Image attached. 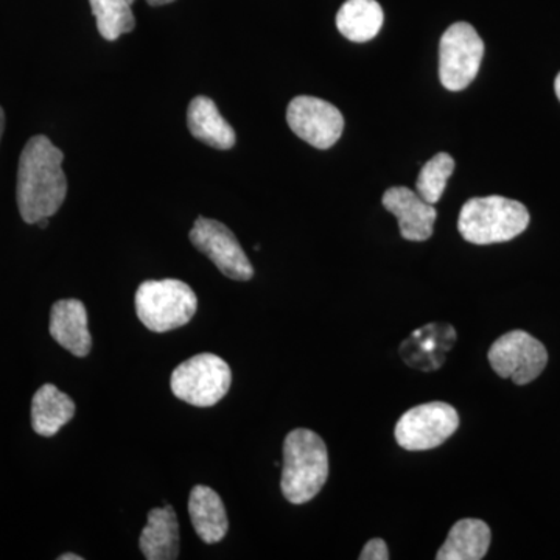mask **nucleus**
<instances>
[{
	"label": "nucleus",
	"instance_id": "nucleus-1",
	"mask_svg": "<svg viewBox=\"0 0 560 560\" xmlns=\"http://www.w3.org/2000/svg\"><path fill=\"white\" fill-rule=\"evenodd\" d=\"M62 160L65 153L46 136H35L22 150L16 197L25 223L36 224L60 210L68 195Z\"/></svg>",
	"mask_w": 560,
	"mask_h": 560
},
{
	"label": "nucleus",
	"instance_id": "nucleus-2",
	"mask_svg": "<svg viewBox=\"0 0 560 560\" xmlns=\"http://www.w3.org/2000/svg\"><path fill=\"white\" fill-rule=\"evenodd\" d=\"M329 478V455L319 434L296 429L283 442V467L280 489L291 504L315 499Z\"/></svg>",
	"mask_w": 560,
	"mask_h": 560
},
{
	"label": "nucleus",
	"instance_id": "nucleus-3",
	"mask_svg": "<svg viewBox=\"0 0 560 560\" xmlns=\"http://www.w3.org/2000/svg\"><path fill=\"white\" fill-rule=\"evenodd\" d=\"M529 212L522 202L510 198H471L459 212L458 231L474 245H493L518 237L528 228Z\"/></svg>",
	"mask_w": 560,
	"mask_h": 560
},
{
	"label": "nucleus",
	"instance_id": "nucleus-4",
	"mask_svg": "<svg viewBox=\"0 0 560 560\" xmlns=\"http://www.w3.org/2000/svg\"><path fill=\"white\" fill-rule=\"evenodd\" d=\"M136 313L147 329L165 334L189 324L198 311V298L178 279L145 280L135 296Z\"/></svg>",
	"mask_w": 560,
	"mask_h": 560
},
{
	"label": "nucleus",
	"instance_id": "nucleus-5",
	"mask_svg": "<svg viewBox=\"0 0 560 560\" xmlns=\"http://www.w3.org/2000/svg\"><path fill=\"white\" fill-rule=\"evenodd\" d=\"M230 364L215 353H198L173 371L171 386L179 400L194 407L219 404L231 388Z\"/></svg>",
	"mask_w": 560,
	"mask_h": 560
},
{
	"label": "nucleus",
	"instance_id": "nucleus-6",
	"mask_svg": "<svg viewBox=\"0 0 560 560\" xmlns=\"http://www.w3.org/2000/svg\"><path fill=\"white\" fill-rule=\"evenodd\" d=\"M485 57V43L467 22H456L442 35L440 79L448 91H463L475 80Z\"/></svg>",
	"mask_w": 560,
	"mask_h": 560
},
{
	"label": "nucleus",
	"instance_id": "nucleus-7",
	"mask_svg": "<svg viewBox=\"0 0 560 560\" xmlns=\"http://www.w3.org/2000/svg\"><path fill=\"white\" fill-rule=\"evenodd\" d=\"M458 427L459 415L452 405L430 401L405 412L394 433L405 451L425 452L444 444Z\"/></svg>",
	"mask_w": 560,
	"mask_h": 560
},
{
	"label": "nucleus",
	"instance_id": "nucleus-8",
	"mask_svg": "<svg viewBox=\"0 0 560 560\" xmlns=\"http://www.w3.org/2000/svg\"><path fill=\"white\" fill-rule=\"evenodd\" d=\"M489 363L500 377L511 378L515 385H528L547 368L548 352L528 331L512 330L493 342Z\"/></svg>",
	"mask_w": 560,
	"mask_h": 560
},
{
	"label": "nucleus",
	"instance_id": "nucleus-9",
	"mask_svg": "<svg viewBox=\"0 0 560 560\" xmlns=\"http://www.w3.org/2000/svg\"><path fill=\"white\" fill-rule=\"evenodd\" d=\"M191 245L205 254L226 278L246 282L254 276V268L230 228L217 220L198 217L191 228Z\"/></svg>",
	"mask_w": 560,
	"mask_h": 560
},
{
	"label": "nucleus",
	"instance_id": "nucleus-10",
	"mask_svg": "<svg viewBox=\"0 0 560 560\" xmlns=\"http://www.w3.org/2000/svg\"><path fill=\"white\" fill-rule=\"evenodd\" d=\"M287 121L298 138L319 150L334 147L345 130V117L340 109L311 95H301L290 102Z\"/></svg>",
	"mask_w": 560,
	"mask_h": 560
},
{
	"label": "nucleus",
	"instance_id": "nucleus-11",
	"mask_svg": "<svg viewBox=\"0 0 560 560\" xmlns=\"http://www.w3.org/2000/svg\"><path fill=\"white\" fill-rule=\"evenodd\" d=\"M383 206L399 221L405 241L425 242L433 235L436 208L422 200L418 191L408 187H390L383 195Z\"/></svg>",
	"mask_w": 560,
	"mask_h": 560
},
{
	"label": "nucleus",
	"instance_id": "nucleus-12",
	"mask_svg": "<svg viewBox=\"0 0 560 560\" xmlns=\"http://www.w3.org/2000/svg\"><path fill=\"white\" fill-rule=\"evenodd\" d=\"M50 335L61 348L75 357L91 352L92 337L88 329V312L79 300L55 302L50 312Z\"/></svg>",
	"mask_w": 560,
	"mask_h": 560
},
{
	"label": "nucleus",
	"instance_id": "nucleus-13",
	"mask_svg": "<svg viewBox=\"0 0 560 560\" xmlns=\"http://www.w3.org/2000/svg\"><path fill=\"white\" fill-rule=\"evenodd\" d=\"M147 560H175L179 555V523L171 504L151 510L139 537Z\"/></svg>",
	"mask_w": 560,
	"mask_h": 560
},
{
	"label": "nucleus",
	"instance_id": "nucleus-14",
	"mask_svg": "<svg viewBox=\"0 0 560 560\" xmlns=\"http://www.w3.org/2000/svg\"><path fill=\"white\" fill-rule=\"evenodd\" d=\"M189 514L195 533L205 544H219L230 529L226 508L215 490L195 486L189 497Z\"/></svg>",
	"mask_w": 560,
	"mask_h": 560
},
{
	"label": "nucleus",
	"instance_id": "nucleus-15",
	"mask_svg": "<svg viewBox=\"0 0 560 560\" xmlns=\"http://www.w3.org/2000/svg\"><path fill=\"white\" fill-rule=\"evenodd\" d=\"M187 127L195 139L217 150H231L237 142L234 128L209 97H195L187 109Z\"/></svg>",
	"mask_w": 560,
	"mask_h": 560
},
{
	"label": "nucleus",
	"instance_id": "nucleus-16",
	"mask_svg": "<svg viewBox=\"0 0 560 560\" xmlns=\"http://www.w3.org/2000/svg\"><path fill=\"white\" fill-rule=\"evenodd\" d=\"M75 401L55 385L40 386L32 400V425L39 436L51 438L73 419Z\"/></svg>",
	"mask_w": 560,
	"mask_h": 560
},
{
	"label": "nucleus",
	"instance_id": "nucleus-17",
	"mask_svg": "<svg viewBox=\"0 0 560 560\" xmlns=\"http://www.w3.org/2000/svg\"><path fill=\"white\" fill-rule=\"evenodd\" d=\"M490 528L478 518H464L453 525L447 540L438 551V560H480L490 547Z\"/></svg>",
	"mask_w": 560,
	"mask_h": 560
},
{
	"label": "nucleus",
	"instance_id": "nucleus-18",
	"mask_svg": "<svg viewBox=\"0 0 560 560\" xmlns=\"http://www.w3.org/2000/svg\"><path fill=\"white\" fill-rule=\"evenodd\" d=\"M383 20L377 0H348L337 13V28L353 43H366L378 35Z\"/></svg>",
	"mask_w": 560,
	"mask_h": 560
},
{
	"label": "nucleus",
	"instance_id": "nucleus-19",
	"mask_svg": "<svg viewBox=\"0 0 560 560\" xmlns=\"http://www.w3.org/2000/svg\"><path fill=\"white\" fill-rule=\"evenodd\" d=\"M97 28L106 40H116L135 31L136 20L130 0H90Z\"/></svg>",
	"mask_w": 560,
	"mask_h": 560
},
{
	"label": "nucleus",
	"instance_id": "nucleus-20",
	"mask_svg": "<svg viewBox=\"0 0 560 560\" xmlns=\"http://www.w3.org/2000/svg\"><path fill=\"white\" fill-rule=\"evenodd\" d=\"M455 171V160L448 153H438L422 168L416 180V191L430 205H436Z\"/></svg>",
	"mask_w": 560,
	"mask_h": 560
},
{
	"label": "nucleus",
	"instance_id": "nucleus-21",
	"mask_svg": "<svg viewBox=\"0 0 560 560\" xmlns=\"http://www.w3.org/2000/svg\"><path fill=\"white\" fill-rule=\"evenodd\" d=\"M389 551L385 541L382 539H372L368 541L366 547L361 551L360 560H388Z\"/></svg>",
	"mask_w": 560,
	"mask_h": 560
},
{
	"label": "nucleus",
	"instance_id": "nucleus-22",
	"mask_svg": "<svg viewBox=\"0 0 560 560\" xmlns=\"http://www.w3.org/2000/svg\"><path fill=\"white\" fill-rule=\"evenodd\" d=\"M3 130H5V113H3L2 106H0V139H2Z\"/></svg>",
	"mask_w": 560,
	"mask_h": 560
},
{
	"label": "nucleus",
	"instance_id": "nucleus-23",
	"mask_svg": "<svg viewBox=\"0 0 560 560\" xmlns=\"http://www.w3.org/2000/svg\"><path fill=\"white\" fill-rule=\"evenodd\" d=\"M147 2H149L150 5H153V7H161V5H167V3L175 2V0H147Z\"/></svg>",
	"mask_w": 560,
	"mask_h": 560
},
{
	"label": "nucleus",
	"instance_id": "nucleus-24",
	"mask_svg": "<svg viewBox=\"0 0 560 560\" xmlns=\"http://www.w3.org/2000/svg\"><path fill=\"white\" fill-rule=\"evenodd\" d=\"M58 559H60V560H83V558H80V556H77V555H72V552H68V555H62Z\"/></svg>",
	"mask_w": 560,
	"mask_h": 560
},
{
	"label": "nucleus",
	"instance_id": "nucleus-25",
	"mask_svg": "<svg viewBox=\"0 0 560 560\" xmlns=\"http://www.w3.org/2000/svg\"><path fill=\"white\" fill-rule=\"evenodd\" d=\"M555 90H556V95H558V98L560 102V73L558 75V79H556Z\"/></svg>",
	"mask_w": 560,
	"mask_h": 560
},
{
	"label": "nucleus",
	"instance_id": "nucleus-26",
	"mask_svg": "<svg viewBox=\"0 0 560 560\" xmlns=\"http://www.w3.org/2000/svg\"><path fill=\"white\" fill-rule=\"evenodd\" d=\"M36 224H39V226L43 228V230H44V228L49 226V219L39 220L38 223H36Z\"/></svg>",
	"mask_w": 560,
	"mask_h": 560
},
{
	"label": "nucleus",
	"instance_id": "nucleus-27",
	"mask_svg": "<svg viewBox=\"0 0 560 560\" xmlns=\"http://www.w3.org/2000/svg\"><path fill=\"white\" fill-rule=\"evenodd\" d=\"M130 2L132 3V2H135V0H130Z\"/></svg>",
	"mask_w": 560,
	"mask_h": 560
}]
</instances>
